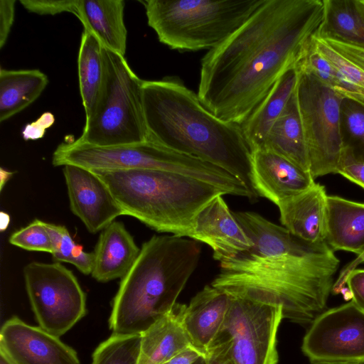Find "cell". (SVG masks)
Returning a JSON list of instances; mask_svg holds the SVG:
<instances>
[{
    "label": "cell",
    "mask_w": 364,
    "mask_h": 364,
    "mask_svg": "<svg viewBox=\"0 0 364 364\" xmlns=\"http://www.w3.org/2000/svg\"><path fill=\"white\" fill-rule=\"evenodd\" d=\"M15 0L0 1V48H2L10 34L15 16Z\"/></svg>",
    "instance_id": "8d00e7d4"
},
{
    "label": "cell",
    "mask_w": 364,
    "mask_h": 364,
    "mask_svg": "<svg viewBox=\"0 0 364 364\" xmlns=\"http://www.w3.org/2000/svg\"><path fill=\"white\" fill-rule=\"evenodd\" d=\"M188 237L209 245L218 261L248 251L252 247L223 196L214 198L199 212Z\"/></svg>",
    "instance_id": "9a60e30c"
},
{
    "label": "cell",
    "mask_w": 364,
    "mask_h": 364,
    "mask_svg": "<svg viewBox=\"0 0 364 364\" xmlns=\"http://www.w3.org/2000/svg\"><path fill=\"white\" fill-rule=\"evenodd\" d=\"M183 304L173 309L141 333L138 364H164L193 346L183 326Z\"/></svg>",
    "instance_id": "603a6c76"
},
{
    "label": "cell",
    "mask_w": 364,
    "mask_h": 364,
    "mask_svg": "<svg viewBox=\"0 0 364 364\" xmlns=\"http://www.w3.org/2000/svg\"><path fill=\"white\" fill-rule=\"evenodd\" d=\"M327 196L325 187L315 182L306 191L281 201L277 206L283 227L307 243H327Z\"/></svg>",
    "instance_id": "e0dca14e"
},
{
    "label": "cell",
    "mask_w": 364,
    "mask_h": 364,
    "mask_svg": "<svg viewBox=\"0 0 364 364\" xmlns=\"http://www.w3.org/2000/svg\"><path fill=\"white\" fill-rule=\"evenodd\" d=\"M0 350L14 364H80L76 351L59 337L17 316L2 325Z\"/></svg>",
    "instance_id": "4fadbf2b"
},
{
    "label": "cell",
    "mask_w": 364,
    "mask_h": 364,
    "mask_svg": "<svg viewBox=\"0 0 364 364\" xmlns=\"http://www.w3.org/2000/svg\"><path fill=\"white\" fill-rule=\"evenodd\" d=\"M230 297L229 309L213 343L225 346L234 364H277V335L283 319L282 306Z\"/></svg>",
    "instance_id": "9c48e42d"
},
{
    "label": "cell",
    "mask_w": 364,
    "mask_h": 364,
    "mask_svg": "<svg viewBox=\"0 0 364 364\" xmlns=\"http://www.w3.org/2000/svg\"><path fill=\"white\" fill-rule=\"evenodd\" d=\"M105 62L103 88L92 115L85 119L78 139L99 146L144 142L149 139L142 82L125 57L102 46Z\"/></svg>",
    "instance_id": "52a82bcc"
},
{
    "label": "cell",
    "mask_w": 364,
    "mask_h": 364,
    "mask_svg": "<svg viewBox=\"0 0 364 364\" xmlns=\"http://www.w3.org/2000/svg\"><path fill=\"white\" fill-rule=\"evenodd\" d=\"M70 207L91 233L102 231L124 213L105 183L92 171L65 165L63 168Z\"/></svg>",
    "instance_id": "5bb4252c"
},
{
    "label": "cell",
    "mask_w": 364,
    "mask_h": 364,
    "mask_svg": "<svg viewBox=\"0 0 364 364\" xmlns=\"http://www.w3.org/2000/svg\"><path fill=\"white\" fill-rule=\"evenodd\" d=\"M10 223V216L7 213L1 211L0 213V230L4 231Z\"/></svg>",
    "instance_id": "b9f144b4"
},
{
    "label": "cell",
    "mask_w": 364,
    "mask_h": 364,
    "mask_svg": "<svg viewBox=\"0 0 364 364\" xmlns=\"http://www.w3.org/2000/svg\"><path fill=\"white\" fill-rule=\"evenodd\" d=\"M311 364H363L355 363H311Z\"/></svg>",
    "instance_id": "f6af8a7d"
},
{
    "label": "cell",
    "mask_w": 364,
    "mask_h": 364,
    "mask_svg": "<svg viewBox=\"0 0 364 364\" xmlns=\"http://www.w3.org/2000/svg\"><path fill=\"white\" fill-rule=\"evenodd\" d=\"M230 296L206 285L184 305L182 323L193 347L205 353L219 333L230 307Z\"/></svg>",
    "instance_id": "ac0fdd59"
},
{
    "label": "cell",
    "mask_w": 364,
    "mask_h": 364,
    "mask_svg": "<svg viewBox=\"0 0 364 364\" xmlns=\"http://www.w3.org/2000/svg\"><path fill=\"white\" fill-rule=\"evenodd\" d=\"M91 171V170H90ZM125 215L159 232L188 237L199 212L221 189L191 177L154 169L92 171Z\"/></svg>",
    "instance_id": "5b68a950"
},
{
    "label": "cell",
    "mask_w": 364,
    "mask_h": 364,
    "mask_svg": "<svg viewBox=\"0 0 364 364\" xmlns=\"http://www.w3.org/2000/svg\"><path fill=\"white\" fill-rule=\"evenodd\" d=\"M141 90L150 140L223 168L258 196L240 125L217 117L176 77L143 80Z\"/></svg>",
    "instance_id": "3957f363"
},
{
    "label": "cell",
    "mask_w": 364,
    "mask_h": 364,
    "mask_svg": "<svg viewBox=\"0 0 364 364\" xmlns=\"http://www.w3.org/2000/svg\"><path fill=\"white\" fill-rule=\"evenodd\" d=\"M252 153V178L257 194L277 205L299 194L314 183V178L283 156L267 149Z\"/></svg>",
    "instance_id": "2e32d148"
},
{
    "label": "cell",
    "mask_w": 364,
    "mask_h": 364,
    "mask_svg": "<svg viewBox=\"0 0 364 364\" xmlns=\"http://www.w3.org/2000/svg\"><path fill=\"white\" fill-rule=\"evenodd\" d=\"M13 172L9 171L4 169L2 167L0 168V190H3L5 184L8 182L10 178L13 175Z\"/></svg>",
    "instance_id": "60d3db41"
},
{
    "label": "cell",
    "mask_w": 364,
    "mask_h": 364,
    "mask_svg": "<svg viewBox=\"0 0 364 364\" xmlns=\"http://www.w3.org/2000/svg\"><path fill=\"white\" fill-rule=\"evenodd\" d=\"M173 151L149 139L110 146H93L78 139L60 144L52 156L54 166L75 165L91 171L154 169L169 171Z\"/></svg>",
    "instance_id": "7c38bea8"
},
{
    "label": "cell",
    "mask_w": 364,
    "mask_h": 364,
    "mask_svg": "<svg viewBox=\"0 0 364 364\" xmlns=\"http://www.w3.org/2000/svg\"><path fill=\"white\" fill-rule=\"evenodd\" d=\"M140 249L123 223L112 222L99 236L91 276L100 282L122 279L136 261Z\"/></svg>",
    "instance_id": "d6986e66"
},
{
    "label": "cell",
    "mask_w": 364,
    "mask_h": 364,
    "mask_svg": "<svg viewBox=\"0 0 364 364\" xmlns=\"http://www.w3.org/2000/svg\"><path fill=\"white\" fill-rule=\"evenodd\" d=\"M123 0H77L75 16L102 45L124 56L127 31Z\"/></svg>",
    "instance_id": "44dd1931"
},
{
    "label": "cell",
    "mask_w": 364,
    "mask_h": 364,
    "mask_svg": "<svg viewBox=\"0 0 364 364\" xmlns=\"http://www.w3.org/2000/svg\"><path fill=\"white\" fill-rule=\"evenodd\" d=\"M313 46L347 80L353 85L355 88L352 91L364 92V70L342 56L318 36L314 37Z\"/></svg>",
    "instance_id": "1f68e13d"
},
{
    "label": "cell",
    "mask_w": 364,
    "mask_h": 364,
    "mask_svg": "<svg viewBox=\"0 0 364 364\" xmlns=\"http://www.w3.org/2000/svg\"><path fill=\"white\" fill-rule=\"evenodd\" d=\"M288 159L310 173L308 150L299 114L296 89L269 132L262 149Z\"/></svg>",
    "instance_id": "cb8c5ba5"
},
{
    "label": "cell",
    "mask_w": 364,
    "mask_h": 364,
    "mask_svg": "<svg viewBox=\"0 0 364 364\" xmlns=\"http://www.w3.org/2000/svg\"><path fill=\"white\" fill-rule=\"evenodd\" d=\"M79 88L85 119L92 114L105 82L102 45L92 33L84 29L77 56Z\"/></svg>",
    "instance_id": "484cf974"
},
{
    "label": "cell",
    "mask_w": 364,
    "mask_h": 364,
    "mask_svg": "<svg viewBox=\"0 0 364 364\" xmlns=\"http://www.w3.org/2000/svg\"><path fill=\"white\" fill-rule=\"evenodd\" d=\"M297 70L296 95L310 173L314 179L337 173L344 151L341 124L344 97L310 73Z\"/></svg>",
    "instance_id": "ba28073f"
},
{
    "label": "cell",
    "mask_w": 364,
    "mask_h": 364,
    "mask_svg": "<svg viewBox=\"0 0 364 364\" xmlns=\"http://www.w3.org/2000/svg\"><path fill=\"white\" fill-rule=\"evenodd\" d=\"M322 38L342 56L364 70V46L333 38Z\"/></svg>",
    "instance_id": "e575fe53"
},
{
    "label": "cell",
    "mask_w": 364,
    "mask_h": 364,
    "mask_svg": "<svg viewBox=\"0 0 364 364\" xmlns=\"http://www.w3.org/2000/svg\"><path fill=\"white\" fill-rule=\"evenodd\" d=\"M141 334H117L102 342L92 354L91 364H138Z\"/></svg>",
    "instance_id": "f1b7e54d"
},
{
    "label": "cell",
    "mask_w": 364,
    "mask_h": 364,
    "mask_svg": "<svg viewBox=\"0 0 364 364\" xmlns=\"http://www.w3.org/2000/svg\"><path fill=\"white\" fill-rule=\"evenodd\" d=\"M55 122L50 112H44L35 122L27 124L22 129L21 135L25 140H36L43 137L46 130Z\"/></svg>",
    "instance_id": "74e56055"
},
{
    "label": "cell",
    "mask_w": 364,
    "mask_h": 364,
    "mask_svg": "<svg viewBox=\"0 0 364 364\" xmlns=\"http://www.w3.org/2000/svg\"><path fill=\"white\" fill-rule=\"evenodd\" d=\"M200 254V242L183 236L154 235L145 242L113 299V333L141 334L169 313Z\"/></svg>",
    "instance_id": "277c9868"
},
{
    "label": "cell",
    "mask_w": 364,
    "mask_h": 364,
    "mask_svg": "<svg viewBox=\"0 0 364 364\" xmlns=\"http://www.w3.org/2000/svg\"><path fill=\"white\" fill-rule=\"evenodd\" d=\"M324 0H265L201 60L198 97L222 120L240 125L318 36Z\"/></svg>",
    "instance_id": "6da1fadb"
},
{
    "label": "cell",
    "mask_w": 364,
    "mask_h": 364,
    "mask_svg": "<svg viewBox=\"0 0 364 364\" xmlns=\"http://www.w3.org/2000/svg\"><path fill=\"white\" fill-rule=\"evenodd\" d=\"M337 173L364 188V161L354 157L346 148Z\"/></svg>",
    "instance_id": "836d02e7"
},
{
    "label": "cell",
    "mask_w": 364,
    "mask_h": 364,
    "mask_svg": "<svg viewBox=\"0 0 364 364\" xmlns=\"http://www.w3.org/2000/svg\"><path fill=\"white\" fill-rule=\"evenodd\" d=\"M0 364H14L10 358L1 350H0Z\"/></svg>",
    "instance_id": "ee69618b"
},
{
    "label": "cell",
    "mask_w": 364,
    "mask_h": 364,
    "mask_svg": "<svg viewBox=\"0 0 364 364\" xmlns=\"http://www.w3.org/2000/svg\"><path fill=\"white\" fill-rule=\"evenodd\" d=\"M298 77L296 67L287 71L240 124L244 138L251 151L263 148L269 132L296 89Z\"/></svg>",
    "instance_id": "ffe728a7"
},
{
    "label": "cell",
    "mask_w": 364,
    "mask_h": 364,
    "mask_svg": "<svg viewBox=\"0 0 364 364\" xmlns=\"http://www.w3.org/2000/svg\"><path fill=\"white\" fill-rule=\"evenodd\" d=\"M20 3L28 11L39 15H55L68 12L75 16L77 0H21Z\"/></svg>",
    "instance_id": "d6a6232c"
},
{
    "label": "cell",
    "mask_w": 364,
    "mask_h": 364,
    "mask_svg": "<svg viewBox=\"0 0 364 364\" xmlns=\"http://www.w3.org/2000/svg\"><path fill=\"white\" fill-rule=\"evenodd\" d=\"M355 6L364 20V0H354Z\"/></svg>",
    "instance_id": "7bdbcfd3"
},
{
    "label": "cell",
    "mask_w": 364,
    "mask_h": 364,
    "mask_svg": "<svg viewBox=\"0 0 364 364\" xmlns=\"http://www.w3.org/2000/svg\"><path fill=\"white\" fill-rule=\"evenodd\" d=\"M326 242L333 251L364 252V203L327 196Z\"/></svg>",
    "instance_id": "7402d4cb"
},
{
    "label": "cell",
    "mask_w": 364,
    "mask_h": 364,
    "mask_svg": "<svg viewBox=\"0 0 364 364\" xmlns=\"http://www.w3.org/2000/svg\"><path fill=\"white\" fill-rule=\"evenodd\" d=\"M344 282L351 301L364 311V268L350 271Z\"/></svg>",
    "instance_id": "d590c367"
},
{
    "label": "cell",
    "mask_w": 364,
    "mask_h": 364,
    "mask_svg": "<svg viewBox=\"0 0 364 364\" xmlns=\"http://www.w3.org/2000/svg\"><path fill=\"white\" fill-rule=\"evenodd\" d=\"M204 364H234L226 348L220 343H213L205 353Z\"/></svg>",
    "instance_id": "f35d334b"
},
{
    "label": "cell",
    "mask_w": 364,
    "mask_h": 364,
    "mask_svg": "<svg viewBox=\"0 0 364 364\" xmlns=\"http://www.w3.org/2000/svg\"><path fill=\"white\" fill-rule=\"evenodd\" d=\"M44 225L51 240L53 258L58 262L72 264L84 274H91L94 253L84 251L82 245L76 244L65 226L46 222Z\"/></svg>",
    "instance_id": "83f0119b"
},
{
    "label": "cell",
    "mask_w": 364,
    "mask_h": 364,
    "mask_svg": "<svg viewBox=\"0 0 364 364\" xmlns=\"http://www.w3.org/2000/svg\"><path fill=\"white\" fill-rule=\"evenodd\" d=\"M301 349L311 363H364V311L353 301L326 309L309 326Z\"/></svg>",
    "instance_id": "8fae6325"
},
{
    "label": "cell",
    "mask_w": 364,
    "mask_h": 364,
    "mask_svg": "<svg viewBox=\"0 0 364 364\" xmlns=\"http://www.w3.org/2000/svg\"><path fill=\"white\" fill-rule=\"evenodd\" d=\"M9 242L14 246L29 251L50 254L53 251L51 240L44 222L38 219L13 232Z\"/></svg>",
    "instance_id": "4dcf8cb0"
},
{
    "label": "cell",
    "mask_w": 364,
    "mask_h": 364,
    "mask_svg": "<svg viewBox=\"0 0 364 364\" xmlns=\"http://www.w3.org/2000/svg\"><path fill=\"white\" fill-rule=\"evenodd\" d=\"M250 239L248 251L222 258L211 285L230 296L282 308L283 318L310 326L326 309L340 261L327 243L314 245L252 212H233Z\"/></svg>",
    "instance_id": "7a4b0ae2"
},
{
    "label": "cell",
    "mask_w": 364,
    "mask_h": 364,
    "mask_svg": "<svg viewBox=\"0 0 364 364\" xmlns=\"http://www.w3.org/2000/svg\"><path fill=\"white\" fill-rule=\"evenodd\" d=\"M325 15L318 37L364 46V20L354 0H324Z\"/></svg>",
    "instance_id": "4316f807"
},
{
    "label": "cell",
    "mask_w": 364,
    "mask_h": 364,
    "mask_svg": "<svg viewBox=\"0 0 364 364\" xmlns=\"http://www.w3.org/2000/svg\"><path fill=\"white\" fill-rule=\"evenodd\" d=\"M26 292L39 326L60 337L86 313V295L74 274L60 262H32L23 268Z\"/></svg>",
    "instance_id": "30bf717a"
},
{
    "label": "cell",
    "mask_w": 364,
    "mask_h": 364,
    "mask_svg": "<svg viewBox=\"0 0 364 364\" xmlns=\"http://www.w3.org/2000/svg\"><path fill=\"white\" fill-rule=\"evenodd\" d=\"M265 0H146L148 25L171 49L211 50L240 28Z\"/></svg>",
    "instance_id": "8992f818"
},
{
    "label": "cell",
    "mask_w": 364,
    "mask_h": 364,
    "mask_svg": "<svg viewBox=\"0 0 364 364\" xmlns=\"http://www.w3.org/2000/svg\"><path fill=\"white\" fill-rule=\"evenodd\" d=\"M341 133L344 148L364 161V107L344 97L341 104Z\"/></svg>",
    "instance_id": "f546056e"
},
{
    "label": "cell",
    "mask_w": 364,
    "mask_h": 364,
    "mask_svg": "<svg viewBox=\"0 0 364 364\" xmlns=\"http://www.w3.org/2000/svg\"><path fill=\"white\" fill-rule=\"evenodd\" d=\"M204 356V353L193 346H189L175 355L164 364H196Z\"/></svg>",
    "instance_id": "ab89813d"
},
{
    "label": "cell",
    "mask_w": 364,
    "mask_h": 364,
    "mask_svg": "<svg viewBox=\"0 0 364 364\" xmlns=\"http://www.w3.org/2000/svg\"><path fill=\"white\" fill-rule=\"evenodd\" d=\"M358 259L359 262H364V252L361 255L358 256Z\"/></svg>",
    "instance_id": "bcb514c9"
},
{
    "label": "cell",
    "mask_w": 364,
    "mask_h": 364,
    "mask_svg": "<svg viewBox=\"0 0 364 364\" xmlns=\"http://www.w3.org/2000/svg\"><path fill=\"white\" fill-rule=\"evenodd\" d=\"M48 83L37 69L0 70V122L19 113L41 95Z\"/></svg>",
    "instance_id": "d4e9b609"
},
{
    "label": "cell",
    "mask_w": 364,
    "mask_h": 364,
    "mask_svg": "<svg viewBox=\"0 0 364 364\" xmlns=\"http://www.w3.org/2000/svg\"><path fill=\"white\" fill-rule=\"evenodd\" d=\"M196 364H204V358L200 360Z\"/></svg>",
    "instance_id": "7dc6e473"
}]
</instances>
